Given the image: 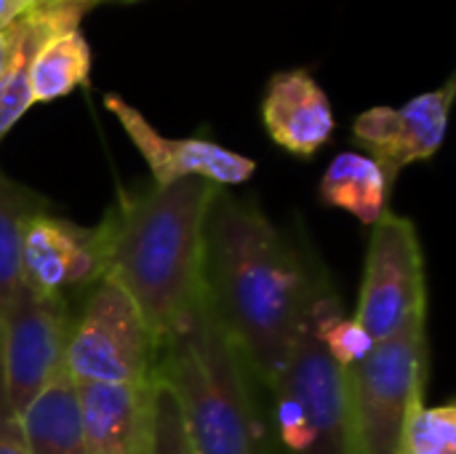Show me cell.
Here are the masks:
<instances>
[{"mask_svg": "<svg viewBox=\"0 0 456 454\" xmlns=\"http://www.w3.org/2000/svg\"><path fill=\"white\" fill-rule=\"evenodd\" d=\"M158 343L131 297L102 278L75 308L64 367L75 383L136 385L155 380Z\"/></svg>", "mask_w": 456, "mask_h": 454, "instance_id": "cell-6", "label": "cell"}, {"mask_svg": "<svg viewBox=\"0 0 456 454\" xmlns=\"http://www.w3.org/2000/svg\"><path fill=\"white\" fill-rule=\"evenodd\" d=\"M401 454H456L454 404H422L406 428Z\"/></svg>", "mask_w": 456, "mask_h": 454, "instance_id": "cell-20", "label": "cell"}, {"mask_svg": "<svg viewBox=\"0 0 456 454\" xmlns=\"http://www.w3.org/2000/svg\"><path fill=\"white\" fill-rule=\"evenodd\" d=\"M94 3H99V0H94Z\"/></svg>", "mask_w": 456, "mask_h": 454, "instance_id": "cell-24", "label": "cell"}, {"mask_svg": "<svg viewBox=\"0 0 456 454\" xmlns=\"http://www.w3.org/2000/svg\"><path fill=\"white\" fill-rule=\"evenodd\" d=\"M417 316H428V278L419 233L411 219L385 211L371 225L353 318L374 343H382Z\"/></svg>", "mask_w": 456, "mask_h": 454, "instance_id": "cell-7", "label": "cell"}, {"mask_svg": "<svg viewBox=\"0 0 456 454\" xmlns=\"http://www.w3.org/2000/svg\"><path fill=\"white\" fill-rule=\"evenodd\" d=\"M326 268L224 187L206 217L203 294L262 391L281 380Z\"/></svg>", "mask_w": 456, "mask_h": 454, "instance_id": "cell-1", "label": "cell"}, {"mask_svg": "<svg viewBox=\"0 0 456 454\" xmlns=\"http://www.w3.org/2000/svg\"><path fill=\"white\" fill-rule=\"evenodd\" d=\"M142 454H192L179 401L166 380L155 375L147 401V428Z\"/></svg>", "mask_w": 456, "mask_h": 454, "instance_id": "cell-19", "label": "cell"}, {"mask_svg": "<svg viewBox=\"0 0 456 454\" xmlns=\"http://www.w3.org/2000/svg\"><path fill=\"white\" fill-rule=\"evenodd\" d=\"M104 107L123 126L131 144L150 166L152 185H174L179 179H208L219 187L243 185L254 177L256 163L230 147H222L203 136H163L134 104L118 94L104 96Z\"/></svg>", "mask_w": 456, "mask_h": 454, "instance_id": "cell-11", "label": "cell"}, {"mask_svg": "<svg viewBox=\"0 0 456 454\" xmlns=\"http://www.w3.org/2000/svg\"><path fill=\"white\" fill-rule=\"evenodd\" d=\"M0 454H29V447L24 442V431H21V420L13 412L8 393H5L3 353H0Z\"/></svg>", "mask_w": 456, "mask_h": 454, "instance_id": "cell-21", "label": "cell"}, {"mask_svg": "<svg viewBox=\"0 0 456 454\" xmlns=\"http://www.w3.org/2000/svg\"><path fill=\"white\" fill-rule=\"evenodd\" d=\"M265 401L270 454H350L345 372L315 334L313 302L291 359Z\"/></svg>", "mask_w": 456, "mask_h": 454, "instance_id": "cell-5", "label": "cell"}, {"mask_svg": "<svg viewBox=\"0 0 456 454\" xmlns=\"http://www.w3.org/2000/svg\"><path fill=\"white\" fill-rule=\"evenodd\" d=\"M104 278V233L51 211L35 217L21 241V286L43 297H86Z\"/></svg>", "mask_w": 456, "mask_h": 454, "instance_id": "cell-9", "label": "cell"}, {"mask_svg": "<svg viewBox=\"0 0 456 454\" xmlns=\"http://www.w3.org/2000/svg\"><path fill=\"white\" fill-rule=\"evenodd\" d=\"M155 375L179 401L192 454H270L265 391L206 294L158 343Z\"/></svg>", "mask_w": 456, "mask_h": 454, "instance_id": "cell-3", "label": "cell"}, {"mask_svg": "<svg viewBox=\"0 0 456 454\" xmlns=\"http://www.w3.org/2000/svg\"><path fill=\"white\" fill-rule=\"evenodd\" d=\"M393 182L382 166L366 153H339L321 177V203L353 214L363 225H374L387 209Z\"/></svg>", "mask_w": 456, "mask_h": 454, "instance_id": "cell-16", "label": "cell"}, {"mask_svg": "<svg viewBox=\"0 0 456 454\" xmlns=\"http://www.w3.org/2000/svg\"><path fill=\"white\" fill-rule=\"evenodd\" d=\"M94 0H32V5L13 19L8 29V62L0 75V142L35 104L29 91V70L43 43L59 32L80 29L83 13Z\"/></svg>", "mask_w": 456, "mask_h": 454, "instance_id": "cell-12", "label": "cell"}, {"mask_svg": "<svg viewBox=\"0 0 456 454\" xmlns=\"http://www.w3.org/2000/svg\"><path fill=\"white\" fill-rule=\"evenodd\" d=\"M456 80L409 99L403 107H371L353 123V139L374 158L395 185L398 174L419 161L433 158L449 128Z\"/></svg>", "mask_w": 456, "mask_h": 454, "instance_id": "cell-10", "label": "cell"}, {"mask_svg": "<svg viewBox=\"0 0 456 454\" xmlns=\"http://www.w3.org/2000/svg\"><path fill=\"white\" fill-rule=\"evenodd\" d=\"M86 454H142L150 388L75 383Z\"/></svg>", "mask_w": 456, "mask_h": 454, "instance_id": "cell-14", "label": "cell"}, {"mask_svg": "<svg viewBox=\"0 0 456 454\" xmlns=\"http://www.w3.org/2000/svg\"><path fill=\"white\" fill-rule=\"evenodd\" d=\"M219 185L179 179L120 193L99 222L104 278L142 313L155 343L176 329L203 294L206 217Z\"/></svg>", "mask_w": 456, "mask_h": 454, "instance_id": "cell-2", "label": "cell"}, {"mask_svg": "<svg viewBox=\"0 0 456 454\" xmlns=\"http://www.w3.org/2000/svg\"><path fill=\"white\" fill-rule=\"evenodd\" d=\"M29 5L32 0H0V29L8 27L13 19H19Z\"/></svg>", "mask_w": 456, "mask_h": 454, "instance_id": "cell-22", "label": "cell"}, {"mask_svg": "<svg viewBox=\"0 0 456 454\" xmlns=\"http://www.w3.org/2000/svg\"><path fill=\"white\" fill-rule=\"evenodd\" d=\"M262 123L278 147L297 158H313L334 134V110L307 70H283L267 83Z\"/></svg>", "mask_w": 456, "mask_h": 454, "instance_id": "cell-13", "label": "cell"}, {"mask_svg": "<svg viewBox=\"0 0 456 454\" xmlns=\"http://www.w3.org/2000/svg\"><path fill=\"white\" fill-rule=\"evenodd\" d=\"M8 51H11V43H8V29L3 27L0 29V75L5 70V62H8Z\"/></svg>", "mask_w": 456, "mask_h": 454, "instance_id": "cell-23", "label": "cell"}, {"mask_svg": "<svg viewBox=\"0 0 456 454\" xmlns=\"http://www.w3.org/2000/svg\"><path fill=\"white\" fill-rule=\"evenodd\" d=\"M45 211H51V201L45 195L0 171V326L21 286L24 230Z\"/></svg>", "mask_w": 456, "mask_h": 454, "instance_id": "cell-17", "label": "cell"}, {"mask_svg": "<svg viewBox=\"0 0 456 454\" xmlns=\"http://www.w3.org/2000/svg\"><path fill=\"white\" fill-rule=\"evenodd\" d=\"M72 318L75 302L19 286L0 326L3 380L16 415L64 369Z\"/></svg>", "mask_w": 456, "mask_h": 454, "instance_id": "cell-8", "label": "cell"}, {"mask_svg": "<svg viewBox=\"0 0 456 454\" xmlns=\"http://www.w3.org/2000/svg\"><path fill=\"white\" fill-rule=\"evenodd\" d=\"M29 454H86L77 385L67 367L19 412Z\"/></svg>", "mask_w": 456, "mask_h": 454, "instance_id": "cell-15", "label": "cell"}, {"mask_svg": "<svg viewBox=\"0 0 456 454\" xmlns=\"http://www.w3.org/2000/svg\"><path fill=\"white\" fill-rule=\"evenodd\" d=\"M428 372V316L377 343L345 372L350 454H401L406 428L425 404Z\"/></svg>", "mask_w": 456, "mask_h": 454, "instance_id": "cell-4", "label": "cell"}, {"mask_svg": "<svg viewBox=\"0 0 456 454\" xmlns=\"http://www.w3.org/2000/svg\"><path fill=\"white\" fill-rule=\"evenodd\" d=\"M91 45L80 29H67L48 37L29 70L32 102H53L86 86L91 78Z\"/></svg>", "mask_w": 456, "mask_h": 454, "instance_id": "cell-18", "label": "cell"}]
</instances>
